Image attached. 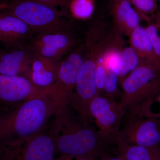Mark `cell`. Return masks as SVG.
<instances>
[{"instance_id":"obj_15","label":"cell","mask_w":160,"mask_h":160,"mask_svg":"<svg viewBox=\"0 0 160 160\" xmlns=\"http://www.w3.org/2000/svg\"><path fill=\"white\" fill-rule=\"evenodd\" d=\"M130 47L141 61L160 62L155 54L146 28L138 26L129 36Z\"/></svg>"},{"instance_id":"obj_10","label":"cell","mask_w":160,"mask_h":160,"mask_svg":"<svg viewBox=\"0 0 160 160\" xmlns=\"http://www.w3.org/2000/svg\"><path fill=\"white\" fill-rule=\"evenodd\" d=\"M50 93L49 87L35 86L25 77L0 74V99L3 101L22 103Z\"/></svg>"},{"instance_id":"obj_5","label":"cell","mask_w":160,"mask_h":160,"mask_svg":"<svg viewBox=\"0 0 160 160\" xmlns=\"http://www.w3.org/2000/svg\"><path fill=\"white\" fill-rule=\"evenodd\" d=\"M88 112L91 121L93 119L96 124L101 137L110 146H117L126 112L121 103L106 96L98 95L90 102Z\"/></svg>"},{"instance_id":"obj_3","label":"cell","mask_w":160,"mask_h":160,"mask_svg":"<svg viewBox=\"0 0 160 160\" xmlns=\"http://www.w3.org/2000/svg\"><path fill=\"white\" fill-rule=\"evenodd\" d=\"M121 103L125 111L131 112L160 86V62L142 61L120 81Z\"/></svg>"},{"instance_id":"obj_20","label":"cell","mask_w":160,"mask_h":160,"mask_svg":"<svg viewBox=\"0 0 160 160\" xmlns=\"http://www.w3.org/2000/svg\"><path fill=\"white\" fill-rule=\"evenodd\" d=\"M119 82H120V79L117 74L111 71L107 72L103 92L106 96L114 99V98L118 95L120 93Z\"/></svg>"},{"instance_id":"obj_17","label":"cell","mask_w":160,"mask_h":160,"mask_svg":"<svg viewBox=\"0 0 160 160\" xmlns=\"http://www.w3.org/2000/svg\"><path fill=\"white\" fill-rule=\"evenodd\" d=\"M145 117L152 118H160V86L136 110L131 112Z\"/></svg>"},{"instance_id":"obj_21","label":"cell","mask_w":160,"mask_h":160,"mask_svg":"<svg viewBox=\"0 0 160 160\" xmlns=\"http://www.w3.org/2000/svg\"><path fill=\"white\" fill-rule=\"evenodd\" d=\"M134 9L147 19V16L154 13L158 9L157 2L150 0H129Z\"/></svg>"},{"instance_id":"obj_24","label":"cell","mask_w":160,"mask_h":160,"mask_svg":"<svg viewBox=\"0 0 160 160\" xmlns=\"http://www.w3.org/2000/svg\"><path fill=\"white\" fill-rule=\"evenodd\" d=\"M101 159L92 158L79 157L68 155H60L54 160H101Z\"/></svg>"},{"instance_id":"obj_12","label":"cell","mask_w":160,"mask_h":160,"mask_svg":"<svg viewBox=\"0 0 160 160\" xmlns=\"http://www.w3.org/2000/svg\"><path fill=\"white\" fill-rule=\"evenodd\" d=\"M37 34L18 18L6 13L0 14V41L7 47L27 44Z\"/></svg>"},{"instance_id":"obj_27","label":"cell","mask_w":160,"mask_h":160,"mask_svg":"<svg viewBox=\"0 0 160 160\" xmlns=\"http://www.w3.org/2000/svg\"><path fill=\"white\" fill-rule=\"evenodd\" d=\"M150 1H154V2H157L158 0H150Z\"/></svg>"},{"instance_id":"obj_14","label":"cell","mask_w":160,"mask_h":160,"mask_svg":"<svg viewBox=\"0 0 160 160\" xmlns=\"http://www.w3.org/2000/svg\"><path fill=\"white\" fill-rule=\"evenodd\" d=\"M112 13L115 26L127 36L140 25L141 15L129 0H113Z\"/></svg>"},{"instance_id":"obj_1","label":"cell","mask_w":160,"mask_h":160,"mask_svg":"<svg viewBox=\"0 0 160 160\" xmlns=\"http://www.w3.org/2000/svg\"><path fill=\"white\" fill-rule=\"evenodd\" d=\"M53 117L49 135L56 154L102 159L107 154L108 146L90 125L72 107L69 100L60 102Z\"/></svg>"},{"instance_id":"obj_11","label":"cell","mask_w":160,"mask_h":160,"mask_svg":"<svg viewBox=\"0 0 160 160\" xmlns=\"http://www.w3.org/2000/svg\"><path fill=\"white\" fill-rule=\"evenodd\" d=\"M0 54V74L26 77L35 57L28 43L12 47Z\"/></svg>"},{"instance_id":"obj_7","label":"cell","mask_w":160,"mask_h":160,"mask_svg":"<svg viewBox=\"0 0 160 160\" xmlns=\"http://www.w3.org/2000/svg\"><path fill=\"white\" fill-rule=\"evenodd\" d=\"M121 129L117 147L132 145L145 147L160 146V122L158 119L145 117L129 112Z\"/></svg>"},{"instance_id":"obj_9","label":"cell","mask_w":160,"mask_h":160,"mask_svg":"<svg viewBox=\"0 0 160 160\" xmlns=\"http://www.w3.org/2000/svg\"><path fill=\"white\" fill-rule=\"evenodd\" d=\"M28 44L35 56L60 60L77 46L71 31L37 34Z\"/></svg>"},{"instance_id":"obj_13","label":"cell","mask_w":160,"mask_h":160,"mask_svg":"<svg viewBox=\"0 0 160 160\" xmlns=\"http://www.w3.org/2000/svg\"><path fill=\"white\" fill-rule=\"evenodd\" d=\"M61 60L36 56L26 77L38 87H50L56 79Z\"/></svg>"},{"instance_id":"obj_29","label":"cell","mask_w":160,"mask_h":160,"mask_svg":"<svg viewBox=\"0 0 160 160\" xmlns=\"http://www.w3.org/2000/svg\"><path fill=\"white\" fill-rule=\"evenodd\" d=\"M92 1H94V0H92Z\"/></svg>"},{"instance_id":"obj_28","label":"cell","mask_w":160,"mask_h":160,"mask_svg":"<svg viewBox=\"0 0 160 160\" xmlns=\"http://www.w3.org/2000/svg\"><path fill=\"white\" fill-rule=\"evenodd\" d=\"M2 146H1V145H0V152H1V149H2Z\"/></svg>"},{"instance_id":"obj_6","label":"cell","mask_w":160,"mask_h":160,"mask_svg":"<svg viewBox=\"0 0 160 160\" xmlns=\"http://www.w3.org/2000/svg\"><path fill=\"white\" fill-rule=\"evenodd\" d=\"M55 148L49 134L12 141L2 146L0 160H54Z\"/></svg>"},{"instance_id":"obj_23","label":"cell","mask_w":160,"mask_h":160,"mask_svg":"<svg viewBox=\"0 0 160 160\" xmlns=\"http://www.w3.org/2000/svg\"><path fill=\"white\" fill-rule=\"evenodd\" d=\"M42 3L53 8L57 7H66L69 6L71 0H32Z\"/></svg>"},{"instance_id":"obj_16","label":"cell","mask_w":160,"mask_h":160,"mask_svg":"<svg viewBox=\"0 0 160 160\" xmlns=\"http://www.w3.org/2000/svg\"><path fill=\"white\" fill-rule=\"evenodd\" d=\"M117 150L126 160H160V146L145 147L122 145L118 147Z\"/></svg>"},{"instance_id":"obj_2","label":"cell","mask_w":160,"mask_h":160,"mask_svg":"<svg viewBox=\"0 0 160 160\" xmlns=\"http://www.w3.org/2000/svg\"><path fill=\"white\" fill-rule=\"evenodd\" d=\"M59 102L51 93L23 102L8 119L3 122L0 134L3 136H12L14 137V141L43 132Z\"/></svg>"},{"instance_id":"obj_8","label":"cell","mask_w":160,"mask_h":160,"mask_svg":"<svg viewBox=\"0 0 160 160\" xmlns=\"http://www.w3.org/2000/svg\"><path fill=\"white\" fill-rule=\"evenodd\" d=\"M84 44L77 45L60 61L54 83L49 87L50 93L60 102L69 99L74 91L84 59Z\"/></svg>"},{"instance_id":"obj_25","label":"cell","mask_w":160,"mask_h":160,"mask_svg":"<svg viewBox=\"0 0 160 160\" xmlns=\"http://www.w3.org/2000/svg\"><path fill=\"white\" fill-rule=\"evenodd\" d=\"M101 160H126L122 154L118 153L116 155L112 156H106L101 159Z\"/></svg>"},{"instance_id":"obj_19","label":"cell","mask_w":160,"mask_h":160,"mask_svg":"<svg viewBox=\"0 0 160 160\" xmlns=\"http://www.w3.org/2000/svg\"><path fill=\"white\" fill-rule=\"evenodd\" d=\"M69 6L72 15L80 19L89 18L94 12V3L92 0H71Z\"/></svg>"},{"instance_id":"obj_30","label":"cell","mask_w":160,"mask_h":160,"mask_svg":"<svg viewBox=\"0 0 160 160\" xmlns=\"http://www.w3.org/2000/svg\"><path fill=\"white\" fill-rule=\"evenodd\" d=\"M159 1H160V0H159Z\"/></svg>"},{"instance_id":"obj_22","label":"cell","mask_w":160,"mask_h":160,"mask_svg":"<svg viewBox=\"0 0 160 160\" xmlns=\"http://www.w3.org/2000/svg\"><path fill=\"white\" fill-rule=\"evenodd\" d=\"M146 29L155 54L160 62V36L158 32V27L153 24H149Z\"/></svg>"},{"instance_id":"obj_4","label":"cell","mask_w":160,"mask_h":160,"mask_svg":"<svg viewBox=\"0 0 160 160\" xmlns=\"http://www.w3.org/2000/svg\"><path fill=\"white\" fill-rule=\"evenodd\" d=\"M7 14L22 20L37 34L71 31L64 12L32 0H13L7 6Z\"/></svg>"},{"instance_id":"obj_26","label":"cell","mask_w":160,"mask_h":160,"mask_svg":"<svg viewBox=\"0 0 160 160\" xmlns=\"http://www.w3.org/2000/svg\"><path fill=\"white\" fill-rule=\"evenodd\" d=\"M156 26L157 27L160 28V9L159 11L158 12L156 18Z\"/></svg>"},{"instance_id":"obj_18","label":"cell","mask_w":160,"mask_h":160,"mask_svg":"<svg viewBox=\"0 0 160 160\" xmlns=\"http://www.w3.org/2000/svg\"><path fill=\"white\" fill-rule=\"evenodd\" d=\"M142 61L132 47H125L123 49L121 59V66L119 78L120 82L131 71L134 70Z\"/></svg>"}]
</instances>
